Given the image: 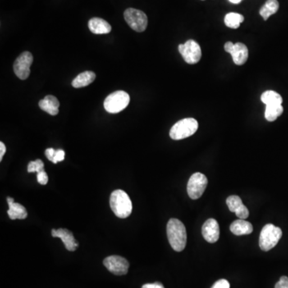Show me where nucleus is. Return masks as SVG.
<instances>
[{
	"label": "nucleus",
	"instance_id": "obj_22",
	"mask_svg": "<svg viewBox=\"0 0 288 288\" xmlns=\"http://www.w3.org/2000/svg\"><path fill=\"white\" fill-rule=\"evenodd\" d=\"M243 21H244L243 15L238 14V13H228L224 18V23L226 24V27L232 28V29L239 28V26Z\"/></svg>",
	"mask_w": 288,
	"mask_h": 288
},
{
	"label": "nucleus",
	"instance_id": "obj_3",
	"mask_svg": "<svg viewBox=\"0 0 288 288\" xmlns=\"http://www.w3.org/2000/svg\"><path fill=\"white\" fill-rule=\"evenodd\" d=\"M283 232L281 229L274 224H266L259 235V247L263 252H268L275 248L281 239Z\"/></svg>",
	"mask_w": 288,
	"mask_h": 288
},
{
	"label": "nucleus",
	"instance_id": "obj_1",
	"mask_svg": "<svg viewBox=\"0 0 288 288\" xmlns=\"http://www.w3.org/2000/svg\"><path fill=\"white\" fill-rule=\"evenodd\" d=\"M166 234L171 248L175 252L184 251L187 244V231L184 224L177 220L171 219L167 223Z\"/></svg>",
	"mask_w": 288,
	"mask_h": 288
},
{
	"label": "nucleus",
	"instance_id": "obj_8",
	"mask_svg": "<svg viewBox=\"0 0 288 288\" xmlns=\"http://www.w3.org/2000/svg\"><path fill=\"white\" fill-rule=\"evenodd\" d=\"M179 51L188 64H197L202 57L200 46L192 39L187 41L184 44L179 45Z\"/></svg>",
	"mask_w": 288,
	"mask_h": 288
},
{
	"label": "nucleus",
	"instance_id": "obj_23",
	"mask_svg": "<svg viewBox=\"0 0 288 288\" xmlns=\"http://www.w3.org/2000/svg\"><path fill=\"white\" fill-rule=\"evenodd\" d=\"M283 112H284V107L282 105L266 106L265 119L269 122L275 121L278 117H280Z\"/></svg>",
	"mask_w": 288,
	"mask_h": 288
},
{
	"label": "nucleus",
	"instance_id": "obj_13",
	"mask_svg": "<svg viewBox=\"0 0 288 288\" xmlns=\"http://www.w3.org/2000/svg\"><path fill=\"white\" fill-rule=\"evenodd\" d=\"M226 205L231 212H235L237 217L240 220H245L249 216L248 207L243 204L240 197L237 195H230L226 198Z\"/></svg>",
	"mask_w": 288,
	"mask_h": 288
},
{
	"label": "nucleus",
	"instance_id": "obj_20",
	"mask_svg": "<svg viewBox=\"0 0 288 288\" xmlns=\"http://www.w3.org/2000/svg\"><path fill=\"white\" fill-rule=\"evenodd\" d=\"M261 100L266 104V106H273V105H282L283 98L277 92L274 91H267L263 92L261 96Z\"/></svg>",
	"mask_w": 288,
	"mask_h": 288
},
{
	"label": "nucleus",
	"instance_id": "obj_31",
	"mask_svg": "<svg viewBox=\"0 0 288 288\" xmlns=\"http://www.w3.org/2000/svg\"><path fill=\"white\" fill-rule=\"evenodd\" d=\"M5 152H6V146H5L4 143L1 142L0 143V161H2Z\"/></svg>",
	"mask_w": 288,
	"mask_h": 288
},
{
	"label": "nucleus",
	"instance_id": "obj_28",
	"mask_svg": "<svg viewBox=\"0 0 288 288\" xmlns=\"http://www.w3.org/2000/svg\"><path fill=\"white\" fill-rule=\"evenodd\" d=\"M275 288H288V277L282 276L280 281L275 284Z\"/></svg>",
	"mask_w": 288,
	"mask_h": 288
},
{
	"label": "nucleus",
	"instance_id": "obj_10",
	"mask_svg": "<svg viewBox=\"0 0 288 288\" xmlns=\"http://www.w3.org/2000/svg\"><path fill=\"white\" fill-rule=\"evenodd\" d=\"M224 49L230 54L233 62L236 65L241 66L247 62L248 59V49L245 44L242 43H234L227 42L224 45Z\"/></svg>",
	"mask_w": 288,
	"mask_h": 288
},
{
	"label": "nucleus",
	"instance_id": "obj_25",
	"mask_svg": "<svg viewBox=\"0 0 288 288\" xmlns=\"http://www.w3.org/2000/svg\"><path fill=\"white\" fill-rule=\"evenodd\" d=\"M37 181H38V184H42V185H46L47 184L48 176L45 171H41L37 174Z\"/></svg>",
	"mask_w": 288,
	"mask_h": 288
},
{
	"label": "nucleus",
	"instance_id": "obj_11",
	"mask_svg": "<svg viewBox=\"0 0 288 288\" xmlns=\"http://www.w3.org/2000/svg\"><path fill=\"white\" fill-rule=\"evenodd\" d=\"M103 264L110 272L116 275H124L128 273L129 262L121 256H108L103 260Z\"/></svg>",
	"mask_w": 288,
	"mask_h": 288
},
{
	"label": "nucleus",
	"instance_id": "obj_9",
	"mask_svg": "<svg viewBox=\"0 0 288 288\" xmlns=\"http://www.w3.org/2000/svg\"><path fill=\"white\" fill-rule=\"evenodd\" d=\"M33 63V56L29 51H24L16 59L14 64V72L19 79L24 80L30 75V67Z\"/></svg>",
	"mask_w": 288,
	"mask_h": 288
},
{
	"label": "nucleus",
	"instance_id": "obj_15",
	"mask_svg": "<svg viewBox=\"0 0 288 288\" xmlns=\"http://www.w3.org/2000/svg\"><path fill=\"white\" fill-rule=\"evenodd\" d=\"M7 203L9 206L7 214L11 220H25L28 217V212L23 205L15 203V201L11 197L7 198Z\"/></svg>",
	"mask_w": 288,
	"mask_h": 288
},
{
	"label": "nucleus",
	"instance_id": "obj_12",
	"mask_svg": "<svg viewBox=\"0 0 288 288\" xmlns=\"http://www.w3.org/2000/svg\"><path fill=\"white\" fill-rule=\"evenodd\" d=\"M220 226L214 219L207 220L202 227V235L206 241L210 243H216L220 239Z\"/></svg>",
	"mask_w": 288,
	"mask_h": 288
},
{
	"label": "nucleus",
	"instance_id": "obj_5",
	"mask_svg": "<svg viewBox=\"0 0 288 288\" xmlns=\"http://www.w3.org/2000/svg\"><path fill=\"white\" fill-rule=\"evenodd\" d=\"M130 102V96L124 91H117L109 95L104 101V108L111 114L119 113L128 107Z\"/></svg>",
	"mask_w": 288,
	"mask_h": 288
},
{
	"label": "nucleus",
	"instance_id": "obj_21",
	"mask_svg": "<svg viewBox=\"0 0 288 288\" xmlns=\"http://www.w3.org/2000/svg\"><path fill=\"white\" fill-rule=\"evenodd\" d=\"M280 4L277 0H267L259 11V14L264 20H267L271 15L277 12Z\"/></svg>",
	"mask_w": 288,
	"mask_h": 288
},
{
	"label": "nucleus",
	"instance_id": "obj_27",
	"mask_svg": "<svg viewBox=\"0 0 288 288\" xmlns=\"http://www.w3.org/2000/svg\"><path fill=\"white\" fill-rule=\"evenodd\" d=\"M211 288H230V284L226 280H218Z\"/></svg>",
	"mask_w": 288,
	"mask_h": 288
},
{
	"label": "nucleus",
	"instance_id": "obj_4",
	"mask_svg": "<svg viewBox=\"0 0 288 288\" xmlns=\"http://www.w3.org/2000/svg\"><path fill=\"white\" fill-rule=\"evenodd\" d=\"M198 124L193 118L179 120L170 130V137L174 140H180L192 136L198 130Z\"/></svg>",
	"mask_w": 288,
	"mask_h": 288
},
{
	"label": "nucleus",
	"instance_id": "obj_6",
	"mask_svg": "<svg viewBox=\"0 0 288 288\" xmlns=\"http://www.w3.org/2000/svg\"><path fill=\"white\" fill-rule=\"evenodd\" d=\"M208 180L202 173H194L188 183V194L192 199H198L203 195L207 188Z\"/></svg>",
	"mask_w": 288,
	"mask_h": 288
},
{
	"label": "nucleus",
	"instance_id": "obj_16",
	"mask_svg": "<svg viewBox=\"0 0 288 288\" xmlns=\"http://www.w3.org/2000/svg\"><path fill=\"white\" fill-rule=\"evenodd\" d=\"M90 31L96 34H108L111 31V27L104 19L100 18H92L88 22Z\"/></svg>",
	"mask_w": 288,
	"mask_h": 288
},
{
	"label": "nucleus",
	"instance_id": "obj_19",
	"mask_svg": "<svg viewBox=\"0 0 288 288\" xmlns=\"http://www.w3.org/2000/svg\"><path fill=\"white\" fill-rule=\"evenodd\" d=\"M96 79V74L91 70H87L79 74L72 81V86L75 88H81L90 85Z\"/></svg>",
	"mask_w": 288,
	"mask_h": 288
},
{
	"label": "nucleus",
	"instance_id": "obj_29",
	"mask_svg": "<svg viewBox=\"0 0 288 288\" xmlns=\"http://www.w3.org/2000/svg\"><path fill=\"white\" fill-rule=\"evenodd\" d=\"M55 153H56V150L53 148H48V149L45 151V155L50 161L53 162L54 157H55Z\"/></svg>",
	"mask_w": 288,
	"mask_h": 288
},
{
	"label": "nucleus",
	"instance_id": "obj_32",
	"mask_svg": "<svg viewBox=\"0 0 288 288\" xmlns=\"http://www.w3.org/2000/svg\"><path fill=\"white\" fill-rule=\"evenodd\" d=\"M231 3H234V4H238L239 2H241L242 0H229Z\"/></svg>",
	"mask_w": 288,
	"mask_h": 288
},
{
	"label": "nucleus",
	"instance_id": "obj_18",
	"mask_svg": "<svg viewBox=\"0 0 288 288\" xmlns=\"http://www.w3.org/2000/svg\"><path fill=\"white\" fill-rule=\"evenodd\" d=\"M230 230L234 235L238 236L249 235L253 231V226L251 223L244 220H238L230 224Z\"/></svg>",
	"mask_w": 288,
	"mask_h": 288
},
{
	"label": "nucleus",
	"instance_id": "obj_17",
	"mask_svg": "<svg viewBox=\"0 0 288 288\" xmlns=\"http://www.w3.org/2000/svg\"><path fill=\"white\" fill-rule=\"evenodd\" d=\"M38 106L43 111L51 115H56L59 113L60 102L54 96H47L43 99L39 101Z\"/></svg>",
	"mask_w": 288,
	"mask_h": 288
},
{
	"label": "nucleus",
	"instance_id": "obj_24",
	"mask_svg": "<svg viewBox=\"0 0 288 288\" xmlns=\"http://www.w3.org/2000/svg\"><path fill=\"white\" fill-rule=\"evenodd\" d=\"M28 172H41L44 171V163L40 160H37L35 161H32L29 162L28 166Z\"/></svg>",
	"mask_w": 288,
	"mask_h": 288
},
{
	"label": "nucleus",
	"instance_id": "obj_7",
	"mask_svg": "<svg viewBox=\"0 0 288 288\" xmlns=\"http://www.w3.org/2000/svg\"><path fill=\"white\" fill-rule=\"evenodd\" d=\"M124 19L128 25L137 32H143L147 29V16L145 13L134 8H128L124 11Z\"/></svg>",
	"mask_w": 288,
	"mask_h": 288
},
{
	"label": "nucleus",
	"instance_id": "obj_26",
	"mask_svg": "<svg viewBox=\"0 0 288 288\" xmlns=\"http://www.w3.org/2000/svg\"><path fill=\"white\" fill-rule=\"evenodd\" d=\"M65 158V152L64 150H56L55 157H54V163H57L58 162H62Z\"/></svg>",
	"mask_w": 288,
	"mask_h": 288
},
{
	"label": "nucleus",
	"instance_id": "obj_14",
	"mask_svg": "<svg viewBox=\"0 0 288 288\" xmlns=\"http://www.w3.org/2000/svg\"><path fill=\"white\" fill-rule=\"evenodd\" d=\"M51 235L52 236L57 237L62 239L63 243L65 245V248L70 251V252H75L77 247L79 246V243L75 240V237L73 235L72 233L67 229L60 228L53 229L51 230Z\"/></svg>",
	"mask_w": 288,
	"mask_h": 288
},
{
	"label": "nucleus",
	"instance_id": "obj_2",
	"mask_svg": "<svg viewBox=\"0 0 288 288\" xmlns=\"http://www.w3.org/2000/svg\"><path fill=\"white\" fill-rule=\"evenodd\" d=\"M110 206L117 217L125 219L132 212V203L126 192L122 190L114 191L110 198Z\"/></svg>",
	"mask_w": 288,
	"mask_h": 288
},
{
	"label": "nucleus",
	"instance_id": "obj_30",
	"mask_svg": "<svg viewBox=\"0 0 288 288\" xmlns=\"http://www.w3.org/2000/svg\"><path fill=\"white\" fill-rule=\"evenodd\" d=\"M142 288H164V287L160 282H156L154 284H144Z\"/></svg>",
	"mask_w": 288,
	"mask_h": 288
}]
</instances>
